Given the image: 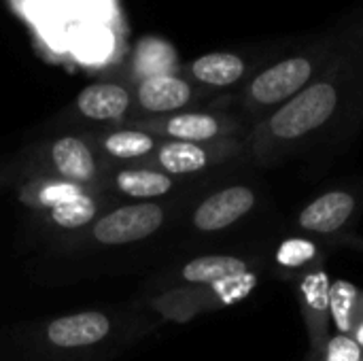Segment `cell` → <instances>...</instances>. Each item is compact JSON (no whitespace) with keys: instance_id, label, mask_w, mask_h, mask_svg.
<instances>
[{"instance_id":"cell-9","label":"cell","mask_w":363,"mask_h":361,"mask_svg":"<svg viewBox=\"0 0 363 361\" xmlns=\"http://www.w3.org/2000/svg\"><path fill=\"white\" fill-rule=\"evenodd\" d=\"M330 272L325 264H319L304 272L300 279L294 281L296 300L300 315L306 326L308 336V351L304 361H317L321 355L328 338L332 336V319H330Z\"/></svg>"},{"instance_id":"cell-21","label":"cell","mask_w":363,"mask_h":361,"mask_svg":"<svg viewBox=\"0 0 363 361\" xmlns=\"http://www.w3.org/2000/svg\"><path fill=\"white\" fill-rule=\"evenodd\" d=\"M363 315V289L336 279L330 285V319L334 334H347L351 336L357 321Z\"/></svg>"},{"instance_id":"cell-15","label":"cell","mask_w":363,"mask_h":361,"mask_svg":"<svg viewBox=\"0 0 363 361\" xmlns=\"http://www.w3.org/2000/svg\"><path fill=\"white\" fill-rule=\"evenodd\" d=\"M104 213V191L81 189L70 198L57 202L45 213H38V223L43 230L60 236L77 234L89 228Z\"/></svg>"},{"instance_id":"cell-18","label":"cell","mask_w":363,"mask_h":361,"mask_svg":"<svg viewBox=\"0 0 363 361\" xmlns=\"http://www.w3.org/2000/svg\"><path fill=\"white\" fill-rule=\"evenodd\" d=\"M251 270H255L251 260L232 253H215L189 260L170 277V281L174 285H213Z\"/></svg>"},{"instance_id":"cell-12","label":"cell","mask_w":363,"mask_h":361,"mask_svg":"<svg viewBox=\"0 0 363 361\" xmlns=\"http://www.w3.org/2000/svg\"><path fill=\"white\" fill-rule=\"evenodd\" d=\"M262 66H266L264 57H251L236 51H215L196 57L189 64L187 74L191 83L206 89H228L247 83Z\"/></svg>"},{"instance_id":"cell-10","label":"cell","mask_w":363,"mask_h":361,"mask_svg":"<svg viewBox=\"0 0 363 361\" xmlns=\"http://www.w3.org/2000/svg\"><path fill=\"white\" fill-rule=\"evenodd\" d=\"M115 332V321L104 311H79L47 321L40 330L47 349L60 353H81L104 345Z\"/></svg>"},{"instance_id":"cell-11","label":"cell","mask_w":363,"mask_h":361,"mask_svg":"<svg viewBox=\"0 0 363 361\" xmlns=\"http://www.w3.org/2000/svg\"><path fill=\"white\" fill-rule=\"evenodd\" d=\"M259 204V194L251 185H228L204 200H200L191 213V228L200 234H217L230 230L245 217H249Z\"/></svg>"},{"instance_id":"cell-17","label":"cell","mask_w":363,"mask_h":361,"mask_svg":"<svg viewBox=\"0 0 363 361\" xmlns=\"http://www.w3.org/2000/svg\"><path fill=\"white\" fill-rule=\"evenodd\" d=\"M132 106V94L119 83H94L79 91L74 109L83 119L121 123Z\"/></svg>"},{"instance_id":"cell-5","label":"cell","mask_w":363,"mask_h":361,"mask_svg":"<svg viewBox=\"0 0 363 361\" xmlns=\"http://www.w3.org/2000/svg\"><path fill=\"white\" fill-rule=\"evenodd\" d=\"M168 204L162 202H125L104 211L89 228L62 236L66 247H128L157 234L168 221Z\"/></svg>"},{"instance_id":"cell-27","label":"cell","mask_w":363,"mask_h":361,"mask_svg":"<svg viewBox=\"0 0 363 361\" xmlns=\"http://www.w3.org/2000/svg\"><path fill=\"white\" fill-rule=\"evenodd\" d=\"M362 361H363V360H362Z\"/></svg>"},{"instance_id":"cell-1","label":"cell","mask_w":363,"mask_h":361,"mask_svg":"<svg viewBox=\"0 0 363 361\" xmlns=\"http://www.w3.org/2000/svg\"><path fill=\"white\" fill-rule=\"evenodd\" d=\"M363 117V9L351 15L336 55L289 102L255 121L245 138L247 157L279 166L319 143L347 134Z\"/></svg>"},{"instance_id":"cell-20","label":"cell","mask_w":363,"mask_h":361,"mask_svg":"<svg viewBox=\"0 0 363 361\" xmlns=\"http://www.w3.org/2000/svg\"><path fill=\"white\" fill-rule=\"evenodd\" d=\"M272 260H274L277 272L291 281L300 279L311 268L325 264V255H323V247L319 238H313L306 234L283 238L279 247L274 249Z\"/></svg>"},{"instance_id":"cell-23","label":"cell","mask_w":363,"mask_h":361,"mask_svg":"<svg viewBox=\"0 0 363 361\" xmlns=\"http://www.w3.org/2000/svg\"><path fill=\"white\" fill-rule=\"evenodd\" d=\"M363 347L347 334H332L317 361H362Z\"/></svg>"},{"instance_id":"cell-16","label":"cell","mask_w":363,"mask_h":361,"mask_svg":"<svg viewBox=\"0 0 363 361\" xmlns=\"http://www.w3.org/2000/svg\"><path fill=\"white\" fill-rule=\"evenodd\" d=\"M200 98L196 83L179 74H162L143 79L136 85V104L151 115L181 113Z\"/></svg>"},{"instance_id":"cell-2","label":"cell","mask_w":363,"mask_h":361,"mask_svg":"<svg viewBox=\"0 0 363 361\" xmlns=\"http://www.w3.org/2000/svg\"><path fill=\"white\" fill-rule=\"evenodd\" d=\"M349 21L351 17L291 51H281V55L262 66L234 96V102L240 106V117L253 126L311 85L340 49Z\"/></svg>"},{"instance_id":"cell-26","label":"cell","mask_w":363,"mask_h":361,"mask_svg":"<svg viewBox=\"0 0 363 361\" xmlns=\"http://www.w3.org/2000/svg\"><path fill=\"white\" fill-rule=\"evenodd\" d=\"M359 345L363 347V315H362V319L357 321V326H355V330H353V334H351Z\"/></svg>"},{"instance_id":"cell-7","label":"cell","mask_w":363,"mask_h":361,"mask_svg":"<svg viewBox=\"0 0 363 361\" xmlns=\"http://www.w3.org/2000/svg\"><path fill=\"white\" fill-rule=\"evenodd\" d=\"M245 155H247L245 138H228V140H217V143L162 140L157 149L140 164L157 168L174 179H185V177L213 170L217 166H223Z\"/></svg>"},{"instance_id":"cell-22","label":"cell","mask_w":363,"mask_h":361,"mask_svg":"<svg viewBox=\"0 0 363 361\" xmlns=\"http://www.w3.org/2000/svg\"><path fill=\"white\" fill-rule=\"evenodd\" d=\"M177 68H179V55L170 43L149 36L136 45L134 72L140 81L162 74H177Z\"/></svg>"},{"instance_id":"cell-6","label":"cell","mask_w":363,"mask_h":361,"mask_svg":"<svg viewBox=\"0 0 363 361\" xmlns=\"http://www.w3.org/2000/svg\"><path fill=\"white\" fill-rule=\"evenodd\" d=\"M132 128L145 130L160 140L217 143L228 138H247L251 126L240 115H230L221 111H181L145 121H134Z\"/></svg>"},{"instance_id":"cell-25","label":"cell","mask_w":363,"mask_h":361,"mask_svg":"<svg viewBox=\"0 0 363 361\" xmlns=\"http://www.w3.org/2000/svg\"><path fill=\"white\" fill-rule=\"evenodd\" d=\"M15 183V170L13 166L6 168V166H0V189L6 187V185H13Z\"/></svg>"},{"instance_id":"cell-14","label":"cell","mask_w":363,"mask_h":361,"mask_svg":"<svg viewBox=\"0 0 363 361\" xmlns=\"http://www.w3.org/2000/svg\"><path fill=\"white\" fill-rule=\"evenodd\" d=\"M87 138L94 145V149H96V153L102 160L106 170H113L119 166L140 164L162 143L157 136H153L145 130L132 128V126L94 132V134H87Z\"/></svg>"},{"instance_id":"cell-4","label":"cell","mask_w":363,"mask_h":361,"mask_svg":"<svg viewBox=\"0 0 363 361\" xmlns=\"http://www.w3.org/2000/svg\"><path fill=\"white\" fill-rule=\"evenodd\" d=\"M15 166L19 170L40 172L85 189L100 191H104V179L108 174L87 134H64L36 145L32 153Z\"/></svg>"},{"instance_id":"cell-24","label":"cell","mask_w":363,"mask_h":361,"mask_svg":"<svg viewBox=\"0 0 363 361\" xmlns=\"http://www.w3.org/2000/svg\"><path fill=\"white\" fill-rule=\"evenodd\" d=\"M334 245L336 247H342V249H353L357 253H363V236H357V234H342L338 238H334Z\"/></svg>"},{"instance_id":"cell-19","label":"cell","mask_w":363,"mask_h":361,"mask_svg":"<svg viewBox=\"0 0 363 361\" xmlns=\"http://www.w3.org/2000/svg\"><path fill=\"white\" fill-rule=\"evenodd\" d=\"M15 170V189H17V200L32 209L36 215L49 211L51 206H55L57 202L70 198L72 194L85 189L72 183H66L62 179H53L40 172H30V170H19L17 166H13Z\"/></svg>"},{"instance_id":"cell-3","label":"cell","mask_w":363,"mask_h":361,"mask_svg":"<svg viewBox=\"0 0 363 361\" xmlns=\"http://www.w3.org/2000/svg\"><path fill=\"white\" fill-rule=\"evenodd\" d=\"M259 285V272L251 270L213 285H172L149 298V311L170 323H189L191 319L230 309L247 300Z\"/></svg>"},{"instance_id":"cell-8","label":"cell","mask_w":363,"mask_h":361,"mask_svg":"<svg viewBox=\"0 0 363 361\" xmlns=\"http://www.w3.org/2000/svg\"><path fill=\"white\" fill-rule=\"evenodd\" d=\"M363 211V189H330L311 200L296 217V230L313 238H338L347 234Z\"/></svg>"},{"instance_id":"cell-13","label":"cell","mask_w":363,"mask_h":361,"mask_svg":"<svg viewBox=\"0 0 363 361\" xmlns=\"http://www.w3.org/2000/svg\"><path fill=\"white\" fill-rule=\"evenodd\" d=\"M181 187V179H174L157 168L132 164L108 170L104 179V191L134 202H157L164 196L174 194Z\"/></svg>"}]
</instances>
